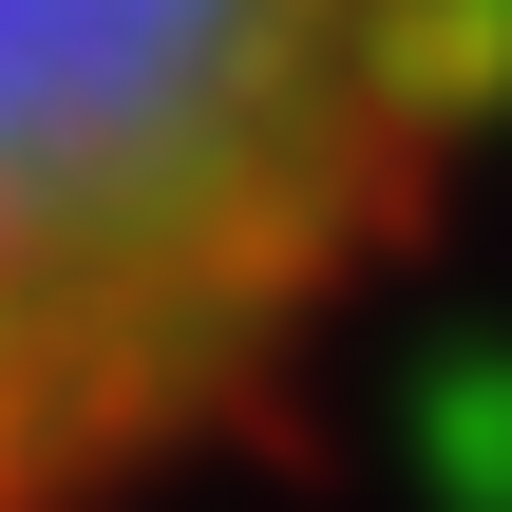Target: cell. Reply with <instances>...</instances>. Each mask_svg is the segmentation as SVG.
Here are the masks:
<instances>
[{"label": "cell", "instance_id": "6da1fadb", "mask_svg": "<svg viewBox=\"0 0 512 512\" xmlns=\"http://www.w3.org/2000/svg\"><path fill=\"white\" fill-rule=\"evenodd\" d=\"M512 0H0V512L209 475L437 247Z\"/></svg>", "mask_w": 512, "mask_h": 512}]
</instances>
